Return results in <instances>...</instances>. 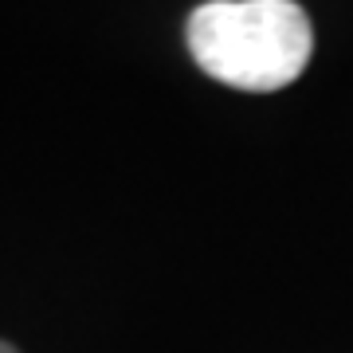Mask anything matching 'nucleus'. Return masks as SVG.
Listing matches in <instances>:
<instances>
[{"label":"nucleus","instance_id":"nucleus-2","mask_svg":"<svg viewBox=\"0 0 353 353\" xmlns=\"http://www.w3.org/2000/svg\"><path fill=\"white\" fill-rule=\"evenodd\" d=\"M0 353H16V345H8V341H0Z\"/></svg>","mask_w":353,"mask_h":353},{"label":"nucleus","instance_id":"nucleus-1","mask_svg":"<svg viewBox=\"0 0 353 353\" xmlns=\"http://www.w3.org/2000/svg\"><path fill=\"white\" fill-rule=\"evenodd\" d=\"M189 51L216 83L271 94L306 71L314 28L294 0H208L189 16Z\"/></svg>","mask_w":353,"mask_h":353}]
</instances>
